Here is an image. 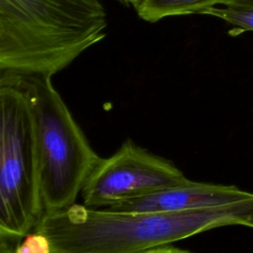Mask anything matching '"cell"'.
Returning a JSON list of instances; mask_svg holds the SVG:
<instances>
[{
	"instance_id": "cell-1",
	"label": "cell",
	"mask_w": 253,
	"mask_h": 253,
	"mask_svg": "<svg viewBox=\"0 0 253 253\" xmlns=\"http://www.w3.org/2000/svg\"><path fill=\"white\" fill-rule=\"evenodd\" d=\"M228 225L253 228V194L231 204L186 211H122L84 205L43 213L33 231L51 253H140Z\"/></svg>"
},
{
	"instance_id": "cell-2",
	"label": "cell",
	"mask_w": 253,
	"mask_h": 253,
	"mask_svg": "<svg viewBox=\"0 0 253 253\" xmlns=\"http://www.w3.org/2000/svg\"><path fill=\"white\" fill-rule=\"evenodd\" d=\"M102 0H0V72L52 76L106 36Z\"/></svg>"
},
{
	"instance_id": "cell-3",
	"label": "cell",
	"mask_w": 253,
	"mask_h": 253,
	"mask_svg": "<svg viewBox=\"0 0 253 253\" xmlns=\"http://www.w3.org/2000/svg\"><path fill=\"white\" fill-rule=\"evenodd\" d=\"M0 82L20 87L31 105L43 213L70 207L101 157L54 89L50 76L0 72Z\"/></svg>"
},
{
	"instance_id": "cell-4",
	"label": "cell",
	"mask_w": 253,
	"mask_h": 253,
	"mask_svg": "<svg viewBox=\"0 0 253 253\" xmlns=\"http://www.w3.org/2000/svg\"><path fill=\"white\" fill-rule=\"evenodd\" d=\"M0 238L17 245L43 214L34 117L26 93L0 82Z\"/></svg>"
},
{
	"instance_id": "cell-5",
	"label": "cell",
	"mask_w": 253,
	"mask_h": 253,
	"mask_svg": "<svg viewBox=\"0 0 253 253\" xmlns=\"http://www.w3.org/2000/svg\"><path fill=\"white\" fill-rule=\"evenodd\" d=\"M187 179L171 161L126 140L113 155L101 157L81 195L83 205L88 208L111 209Z\"/></svg>"
},
{
	"instance_id": "cell-6",
	"label": "cell",
	"mask_w": 253,
	"mask_h": 253,
	"mask_svg": "<svg viewBox=\"0 0 253 253\" xmlns=\"http://www.w3.org/2000/svg\"><path fill=\"white\" fill-rule=\"evenodd\" d=\"M234 185L185 182L125 201L109 210L122 211H186L219 207L252 196Z\"/></svg>"
},
{
	"instance_id": "cell-7",
	"label": "cell",
	"mask_w": 253,
	"mask_h": 253,
	"mask_svg": "<svg viewBox=\"0 0 253 253\" xmlns=\"http://www.w3.org/2000/svg\"><path fill=\"white\" fill-rule=\"evenodd\" d=\"M225 0H141L135 7L140 19L155 23L164 18L192 14L203 15L210 8L220 6Z\"/></svg>"
},
{
	"instance_id": "cell-8",
	"label": "cell",
	"mask_w": 253,
	"mask_h": 253,
	"mask_svg": "<svg viewBox=\"0 0 253 253\" xmlns=\"http://www.w3.org/2000/svg\"><path fill=\"white\" fill-rule=\"evenodd\" d=\"M203 15L218 18L233 26L234 28L229 31L231 36L253 32V7L216 6L205 11Z\"/></svg>"
},
{
	"instance_id": "cell-9",
	"label": "cell",
	"mask_w": 253,
	"mask_h": 253,
	"mask_svg": "<svg viewBox=\"0 0 253 253\" xmlns=\"http://www.w3.org/2000/svg\"><path fill=\"white\" fill-rule=\"evenodd\" d=\"M14 253H51V244L44 234L33 231L15 246Z\"/></svg>"
},
{
	"instance_id": "cell-10",
	"label": "cell",
	"mask_w": 253,
	"mask_h": 253,
	"mask_svg": "<svg viewBox=\"0 0 253 253\" xmlns=\"http://www.w3.org/2000/svg\"><path fill=\"white\" fill-rule=\"evenodd\" d=\"M140 253H193L188 250H183L180 248H176L171 245H165V246H160L156 248H152Z\"/></svg>"
},
{
	"instance_id": "cell-11",
	"label": "cell",
	"mask_w": 253,
	"mask_h": 253,
	"mask_svg": "<svg viewBox=\"0 0 253 253\" xmlns=\"http://www.w3.org/2000/svg\"><path fill=\"white\" fill-rule=\"evenodd\" d=\"M220 6H236V7H253V0H225Z\"/></svg>"
},
{
	"instance_id": "cell-12",
	"label": "cell",
	"mask_w": 253,
	"mask_h": 253,
	"mask_svg": "<svg viewBox=\"0 0 253 253\" xmlns=\"http://www.w3.org/2000/svg\"><path fill=\"white\" fill-rule=\"evenodd\" d=\"M15 246L16 245L10 241L0 238V253H14Z\"/></svg>"
},
{
	"instance_id": "cell-13",
	"label": "cell",
	"mask_w": 253,
	"mask_h": 253,
	"mask_svg": "<svg viewBox=\"0 0 253 253\" xmlns=\"http://www.w3.org/2000/svg\"><path fill=\"white\" fill-rule=\"evenodd\" d=\"M122 2H124L125 4H127V5H130V6H133L134 8L137 6V4L141 1V0H120Z\"/></svg>"
}]
</instances>
